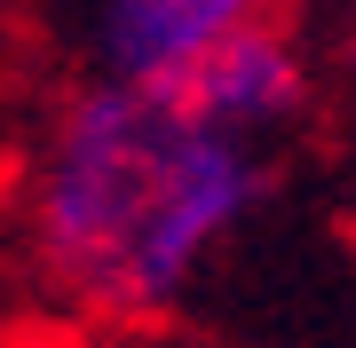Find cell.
I'll list each match as a JSON object with an SVG mask.
<instances>
[{"label": "cell", "mask_w": 356, "mask_h": 348, "mask_svg": "<svg viewBox=\"0 0 356 348\" xmlns=\"http://www.w3.org/2000/svg\"><path fill=\"white\" fill-rule=\"evenodd\" d=\"M151 88H166L182 111L214 119V127L261 135V127H277V119H293L309 103V64L285 40V24L269 16V24H245V32L214 40V48H198L191 64H175L166 79H151Z\"/></svg>", "instance_id": "7a4b0ae2"}, {"label": "cell", "mask_w": 356, "mask_h": 348, "mask_svg": "<svg viewBox=\"0 0 356 348\" xmlns=\"http://www.w3.org/2000/svg\"><path fill=\"white\" fill-rule=\"evenodd\" d=\"M261 198L269 167L245 127H214L151 79L103 72L48 135L32 254L72 309L143 324L191 293Z\"/></svg>", "instance_id": "6da1fadb"}, {"label": "cell", "mask_w": 356, "mask_h": 348, "mask_svg": "<svg viewBox=\"0 0 356 348\" xmlns=\"http://www.w3.org/2000/svg\"><path fill=\"white\" fill-rule=\"evenodd\" d=\"M285 16V0H103L95 40H103V72L119 79H166L175 64H191L198 48Z\"/></svg>", "instance_id": "3957f363"}]
</instances>
